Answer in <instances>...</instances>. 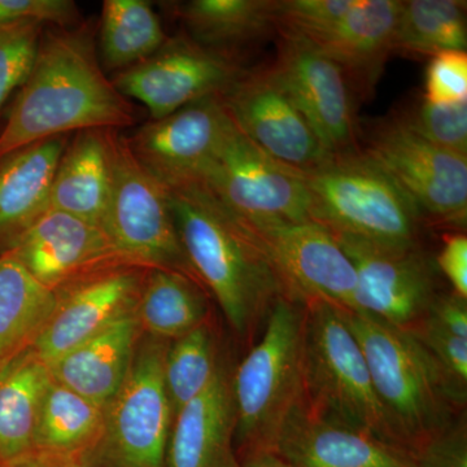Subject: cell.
I'll return each instance as SVG.
<instances>
[{
    "mask_svg": "<svg viewBox=\"0 0 467 467\" xmlns=\"http://www.w3.org/2000/svg\"><path fill=\"white\" fill-rule=\"evenodd\" d=\"M134 122L130 101L101 69L91 33L50 29L0 133V160L70 131L119 130Z\"/></svg>",
    "mask_w": 467,
    "mask_h": 467,
    "instance_id": "obj_1",
    "label": "cell"
},
{
    "mask_svg": "<svg viewBox=\"0 0 467 467\" xmlns=\"http://www.w3.org/2000/svg\"><path fill=\"white\" fill-rule=\"evenodd\" d=\"M165 190L193 275L234 333L250 339L275 301L285 296L259 239L202 184Z\"/></svg>",
    "mask_w": 467,
    "mask_h": 467,
    "instance_id": "obj_2",
    "label": "cell"
},
{
    "mask_svg": "<svg viewBox=\"0 0 467 467\" xmlns=\"http://www.w3.org/2000/svg\"><path fill=\"white\" fill-rule=\"evenodd\" d=\"M361 347L396 444L410 453L465 414L467 392L410 331L344 312Z\"/></svg>",
    "mask_w": 467,
    "mask_h": 467,
    "instance_id": "obj_3",
    "label": "cell"
},
{
    "mask_svg": "<svg viewBox=\"0 0 467 467\" xmlns=\"http://www.w3.org/2000/svg\"><path fill=\"white\" fill-rule=\"evenodd\" d=\"M304 319L303 304L279 297L263 337L234 368V448L239 462L275 453L285 420L303 402Z\"/></svg>",
    "mask_w": 467,
    "mask_h": 467,
    "instance_id": "obj_4",
    "label": "cell"
},
{
    "mask_svg": "<svg viewBox=\"0 0 467 467\" xmlns=\"http://www.w3.org/2000/svg\"><path fill=\"white\" fill-rule=\"evenodd\" d=\"M310 195V220L334 235L387 250L420 245L423 218L391 177L361 150L337 153L301 171Z\"/></svg>",
    "mask_w": 467,
    "mask_h": 467,
    "instance_id": "obj_5",
    "label": "cell"
},
{
    "mask_svg": "<svg viewBox=\"0 0 467 467\" xmlns=\"http://www.w3.org/2000/svg\"><path fill=\"white\" fill-rule=\"evenodd\" d=\"M304 306V405L315 416L368 432L399 448L343 310L321 301Z\"/></svg>",
    "mask_w": 467,
    "mask_h": 467,
    "instance_id": "obj_6",
    "label": "cell"
},
{
    "mask_svg": "<svg viewBox=\"0 0 467 467\" xmlns=\"http://www.w3.org/2000/svg\"><path fill=\"white\" fill-rule=\"evenodd\" d=\"M169 342L142 334L124 382L106 408L90 467H165L173 410L165 387Z\"/></svg>",
    "mask_w": 467,
    "mask_h": 467,
    "instance_id": "obj_7",
    "label": "cell"
},
{
    "mask_svg": "<svg viewBox=\"0 0 467 467\" xmlns=\"http://www.w3.org/2000/svg\"><path fill=\"white\" fill-rule=\"evenodd\" d=\"M199 184L248 226L310 221L303 173L267 156L232 119Z\"/></svg>",
    "mask_w": 467,
    "mask_h": 467,
    "instance_id": "obj_8",
    "label": "cell"
},
{
    "mask_svg": "<svg viewBox=\"0 0 467 467\" xmlns=\"http://www.w3.org/2000/svg\"><path fill=\"white\" fill-rule=\"evenodd\" d=\"M359 150L392 178L423 221L466 226L467 158L430 143L400 116L379 119L365 130Z\"/></svg>",
    "mask_w": 467,
    "mask_h": 467,
    "instance_id": "obj_9",
    "label": "cell"
},
{
    "mask_svg": "<svg viewBox=\"0 0 467 467\" xmlns=\"http://www.w3.org/2000/svg\"><path fill=\"white\" fill-rule=\"evenodd\" d=\"M110 158L112 190L104 230L117 250L135 266L175 270L198 281L175 229L167 190L116 130H110Z\"/></svg>",
    "mask_w": 467,
    "mask_h": 467,
    "instance_id": "obj_10",
    "label": "cell"
},
{
    "mask_svg": "<svg viewBox=\"0 0 467 467\" xmlns=\"http://www.w3.org/2000/svg\"><path fill=\"white\" fill-rule=\"evenodd\" d=\"M248 227L259 239L285 297L303 306L321 301L358 313L355 266L330 230L312 220Z\"/></svg>",
    "mask_w": 467,
    "mask_h": 467,
    "instance_id": "obj_11",
    "label": "cell"
},
{
    "mask_svg": "<svg viewBox=\"0 0 467 467\" xmlns=\"http://www.w3.org/2000/svg\"><path fill=\"white\" fill-rule=\"evenodd\" d=\"M244 72L233 55L192 38H175L142 63L119 72L112 84L125 98L144 104L152 119H159L195 101L221 97Z\"/></svg>",
    "mask_w": 467,
    "mask_h": 467,
    "instance_id": "obj_12",
    "label": "cell"
},
{
    "mask_svg": "<svg viewBox=\"0 0 467 467\" xmlns=\"http://www.w3.org/2000/svg\"><path fill=\"white\" fill-rule=\"evenodd\" d=\"M270 66L328 155L359 149L355 94L333 58L301 36L281 33Z\"/></svg>",
    "mask_w": 467,
    "mask_h": 467,
    "instance_id": "obj_13",
    "label": "cell"
},
{
    "mask_svg": "<svg viewBox=\"0 0 467 467\" xmlns=\"http://www.w3.org/2000/svg\"><path fill=\"white\" fill-rule=\"evenodd\" d=\"M334 236L355 266L358 315L413 330L441 292L436 264L422 245L387 250L349 236Z\"/></svg>",
    "mask_w": 467,
    "mask_h": 467,
    "instance_id": "obj_14",
    "label": "cell"
},
{
    "mask_svg": "<svg viewBox=\"0 0 467 467\" xmlns=\"http://www.w3.org/2000/svg\"><path fill=\"white\" fill-rule=\"evenodd\" d=\"M221 99L241 133L285 167L306 171L330 156L270 64L245 69Z\"/></svg>",
    "mask_w": 467,
    "mask_h": 467,
    "instance_id": "obj_15",
    "label": "cell"
},
{
    "mask_svg": "<svg viewBox=\"0 0 467 467\" xmlns=\"http://www.w3.org/2000/svg\"><path fill=\"white\" fill-rule=\"evenodd\" d=\"M2 252L11 254L54 294L104 270L135 266L117 250L103 227L51 208Z\"/></svg>",
    "mask_w": 467,
    "mask_h": 467,
    "instance_id": "obj_16",
    "label": "cell"
},
{
    "mask_svg": "<svg viewBox=\"0 0 467 467\" xmlns=\"http://www.w3.org/2000/svg\"><path fill=\"white\" fill-rule=\"evenodd\" d=\"M229 121L221 97H209L147 122L128 143L135 159L165 189L187 186L201 182Z\"/></svg>",
    "mask_w": 467,
    "mask_h": 467,
    "instance_id": "obj_17",
    "label": "cell"
},
{
    "mask_svg": "<svg viewBox=\"0 0 467 467\" xmlns=\"http://www.w3.org/2000/svg\"><path fill=\"white\" fill-rule=\"evenodd\" d=\"M146 272L140 266L113 267L55 292L57 306L34 342V350L51 364L134 313Z\"/></svg>",
    "mask_w": 467,
    "mask_h": 467,
    "instance_id": "obj_18",
    "label": "cell"
},
{
    "mask_svg": "<svg viewBox=\"0 0 467 467\" xmlns=\"http://www.w3.org/2000/svg\"><path fill=\"white\" fill-rule=\"evenodd\" d=\"M400 8L399 0H356L340 20L304 39L342 67L355 97L368 99L393 52Z\"/></svg>",
    "mask_w": 467,
    "mask_h": 467,
    "instance_id": "obj_19",
    "label": "cell"
},
{
    "mask_svg": "<svg viewBox=\"0 0 467 467\" xmlns=\"http://www.w3.org/2000/svg\"><path fill=\"white\" fill-rule=\"evenodd\" d=\"M275 453L291 467H414L404 451L315 416L304 402L285 420Z\"/></svg>",
    "mask_w": 467,
    "mask_h": 467,
    "instance_id": "obj_20",
    "label": "cell"
},
{
    "mask_svg": "<svg viewBox=\"0 0 467 467\" xmlns=\"http://www.w3.org/2000/svg\"><path fill=\"white\" fill-rule=\"evenodd\" d=\"M233 370L223 361L207 389L175 414L165 467H239Z\"/></svg>",
    "mask_w": 467,
    "mask_h": 467,
    "instance_id": "obj_21",
    "label": "cell"
},
{
    "mask_svg": "<svg viewBox=\"0 0 467 467\" xmlns=\"http://www.w3.org/2000/svg\"><path fill=\"white\" fill-rule=\"evenodd\" d=\"M135 312L48 364L52 379L106 410L142 337Z\"/></svg>",
    "mask_w": 467,
    "mask_h": 467,
    "instance_id": "obj_22",
    "label": "cell"
},
{
    "mask_svg": "<svg viewBox=\"0 0 467 467\" xmlns=\"http://www.w3.org/2000/svg\"><path fill=\"white\" fill-rule=\"evenodd\" d=\"M67 144V135H57L0 160L2 251L47 211L55 171Z\"/></svg>",
    "mask_w": 467,
    "mask_h": 467,
    "instance_id": "obj_23",
    "label": "cell"
},
{
    "mask_svg": "<svg viewBox=\"0 0 467 467\" xmlns=\"http://www.w3.org/2000/svg\"><path fill=\"white\" fill-rule=\"evenodd\" d=\"M110 190V130L78 131L58 161L48 208L84 218L104 229Z\"/></svg>",
    "mask_w": 467,
    "mask_h": 467,
    "instance_id": "obj_24",
    "label": "cell"
},
{
    "mask_svg": "<svg viewBox=\"0 0 467 467\" xmlns=\"http://www.w3.org/2000/svg\"><path fill=\"white\" fill-rule=\"evenodd\" d=\"M50 368L29 347L0 368V465L32 453Z\"/></svg>",
    "mask_w": 467,
    "mask_h": 467,
    "instance_id": "obj_25",
    "label": "cell"
},
{
    "mask_svg": "<svg viewBox=\"0 0 467 467\" xmlns=\"http://www.w3.org/2000/svg\"><path fill=\"white\" fill-rule=\"evenodd\" d=\"M209 294L175 270L150 267L144 275L135 317L144 335L173 342L209 321Z\"/></svg>",
    "mask_w": 467,
    "mask_h": 467,
    "instance_id": "obj_26",
    "label": "cell"
},
{
    "mask_svg": "<svg viewBox=\"0 0 467 467\" xmlns=\"http://www.w3.org/2000/svg\"><path fill=\"white\" fill-rule=\"evenodd\" d=\"M180 15L192 41L235 57L276 33L275 0H192Z\"/></svg>",
    "mask_w": 467,
    "mask_h": 467,
    "instance_id": "obj_27",
    "label": "cell"
},
{
    "mask_svg": "<svg viewBox=\"0 0 467 467\" xmlns=\"http://www.w3.org/2000/svg\"><path fill=\"white\" fill-rule=\"evenodd\" d=\"M55 306L54 292L11 254L0 252V368L33 346Z\"/></svg>",
    "mask_w": 467,
    "mask_h": 467,
    "instance_id": "obj_28",
    "label": "cell"
},
{
    "mask_svg": "<svg viewBox=\"0 0 467 467\" xmlns=\"http://www.w3.org/2000/svg\"><path fill=\"white\" fill-rule=\"evenodd\" d=\"M106 410L52 379L43 395L33 451L84 460L103 434Z\"/></svg>",
    "mask_w": 467,
    "mask_h": 467,
    "instance_id": "obj_29",
    "label": "cell"
},
{
    "mask_svg": "<svg viewBox=\"0 0 467 467\" xmlns=\"http://www.w3.org/2000/svg\"><path fill=\"white\" fill-rule=\"evenodd\" d=\"M466 2H401L393 36V52L407 57H434L442 52H466Z\"/></svg>",
    "mask_w": 467,
    "mask_h": 467,
    "instance_id": "obj_30",
    "label": "cell"
},
{
    "mask_svg": "<svg viewBox=\"0 0 467 467\" xmlns=\"http://www.w3.org/2000/svg\"><path fill=\"white\" fill-rule=\"evenodd\" d=\"M168 41L146 0H106L100 24V51L109 70H125L152 57Z\"/></svg>",
    "mask_w": 467,
    "mask_h": 467,
    "instance_id": "obj_31",
    "label": "cell"
},
{
    "mask_svg": "<svg viewBox=\"0 0 467 467\" xmlns=\"http://www.w3.org/2000/svg\"><path fill=\"white\" fill-rule=\"evenodd\" d=\"M223 361L216 334L209 321L169 342L164 380L174 417L187 402L207 389Z\"/></svg>",
    "mask_w": 467,
    "mask_h": 467,
    "instance_id": "obj_32",
    "label": "cell"
},
{
    "mask_svg": "<svg viewBox=\"0 0 467 467\" xmlns=\"http://www.w3.org/2000/svg\"><path fill=\"white\" fill-rule=\"evenodd\" d=\"M398 115L430 143L467 158V100L435 104L423 98Z\"/></svg>",
    "mask_w": 467,
    "mask_h": 467,
    "instance_id": "obj_33",
    "label": "cell"
},
{
    "mask_svg": "<svg viewBox=\"0 0 467 467\" xmlns=\"http://www.w3.org/2000/svg\"><path fill=\"white\" fill-rule=\"evenodd\" d=\"M45 26L38 21L0 26V112L12 92L29 78Z\"/></svg>",
    "mask_w": 467,
    "mask_h": 467,
    "instance_id": "obj_34",
    "label": "cell"
},
{
    "mask_svg": "<svg viewBox=\"0 0 467 467\" xmlns=\"http://www.w3.org/2000/svg\"><path fill=\"white\" fill-rule=\"evenodd\" d=\"M356 0H275L276 34L308 38L340 20Z\"/></svg>",
    "mask_w": 467,
    "mask_h": 467,
    "instance_id": "obj_35",
    "label": "cell"
},
{
    "mask_svg": "<svg viewBox=\"0 0 467 467\" xmlns=\"http://www.w3.org/2000/svg\"><path fill=\"white\" fill-rule=\"evenodd\" d=\"M410 333L429 349L451 382L467 392V339L448 333L426 318Z\"/></svg>",
    "mask_w": 467,
    "mask_h": 467,
    "instance_id": "obj_36",
    "label": "cell"
},
{
    "mask_svg": "<svg viewBox=\"0 0 467 467\" xmlns=\"http://www.w3.org/2000/svg\"><path fill=\"white\" fill-rule=\"evenodd\" d=\"M425 99L435 104L467 100L466 52H442L431 58L426 72Z\"/></svg>",
    "mask_w": 467,
    "mask_h": 467,
    "instance_id": "obj_37",
    "label": "cell"
},
{
    "mask_svg": "<svg viewBox=\"0 0 467 467\" xmlns=\"http://www.w3.org/2000/svg\"><path fill=\"white\" fill-rule=\"evenodd\" d=\"M409 457L414 467H467L465 414L410 451Z\"/></svg>",
    "mask_w": 467,
    "mask_h": 467,
    "instance_id": "obj_38",
    "label": "cell"
},
{
    "mask_svg": "<svg viewBox=\"0 0 467 467\" xmlns=\"http://www.w3.org/2000/svg\"><path fill=\"white\" fill-rule=\"evenodd\" d=\"M78 11L70 0H0V26L38 21L67 27L76 23Z\"/></svg>",
    "mask_w": 467,
    "mask_h": 467,
    "instance_id": "obj_39",
    "label": "cell"
},
{
    "mask_svg": "<svg viewBox=\"0 0 467 467\" xmlns=\"http://www.w3.org/2000/svg\"><path fill=\"white\" fill-rule=\"evenodd\" d=\"M436 266L448 279L454 294L467 299V238L465 234L445 236Z\"/></svg>",
    "mask_w": 467,
    "mask_h": 467,
    "instance_id": "obj_40",
    "label": "cell"
},
{
    "mask_svg": "<svg viewBox=\"0 0 467 467\" xmlns=\"http://www.w3.org/2000/svg\"><path fill=\"white\" fill-rule=\"evenodd\" d=\"M467 299L451 292H439L426 319L448 333L467 339Z\"/></svg>",
    "mask_w": 467,
    "mask_h": 467,
    "instance_id": "obj_41",
    "label": "cell"
},
{
    "mask_svg": "<svg viewBox=\"0 0 467 467\" xmlns=\"http://www.w3.org/2000/svg\"><path fill=\"white\" fill-rule=\"evenodd\" d=\"M0 467H90L84 461L76 457L57 456V454L32 451L26 457H21L14 462Z\"/></svg>",
    "mask_w": 467,
    "mask_h": 467,
    "instance_id": "obj_42",
    "label": "cell"
},
{
    "mask_svg": "<svg viewBox=\"0 0 467 467\" xmlns=\"http://www.w3.org/2000/svg\"><path fill=\"white\" fill-rule=\"evenodd\" d=\"M239 467H291L282 460L276 453H263L257 456L251 457V459L243 461Z\"/></svg>",
    "mask_w": 467,
    "mask_h": 467,
    "instance_id": "obj_43",
    "label": "cell"
}]
</instances>
